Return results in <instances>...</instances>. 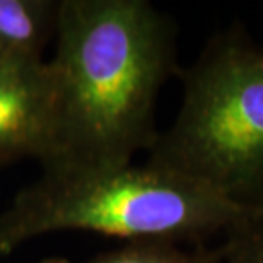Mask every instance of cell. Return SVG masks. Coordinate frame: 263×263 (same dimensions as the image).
Segmentation results:
<instances>
[{
	"label": "cell",
	"instance_id": "obj_4",
	"mask_svg": "<svg viewBox=\"0 0 263 263\" xmlns=\"http://www.w3.org/2000/svg\"><path fill=\"white\" fill-rule=\"evenodd\" d=\"M55 79L50 62L0 53V166L41 162L50 142Z\"/></svg>",
	"mask_w": 263,
	"mask_h": 263
},
{
	"label": "cell",
	"instance_id": "obj_2",
	"mask_svg": "<svg viewBox=\"0 0 263 263\" xmlns=\"http://www.w3.org/2000/svg\"><path fill=\"white\" fill-rule=\"evenodd\" d=\"M248 212L149 162L117 170L43 171L0 214V255L48 233L89 231L132 241L203 246Z\"/></svg>",
	"mask_w": 263,
	"mask_h": 263
},
{
	"label": "cell",
	"instance_id": "obj_3",
	"mask_svg": "<svg viewBox=\"0 0 263 263\" xmlns=\"http://www.w3.org/2000/svg\"><path fill=\"white\" fill-rule=\"evenodd\" d=\"M180 76V109L147 162L263 214V43L233 21Z\"/></svg>",
	"mask_w": 263,
	"mask_h": 263
},
{
	"label": "cell",
	"instance_id": "obj_5",
	"mask_svg": "<svg viewBox=\"0 0 263 263\" xmlns=\"http://www.w3.org/2000/svg\"><path fill=\"white\" fill-rule=\"evenodd\" d=\"M59 10L60 0H0V53L43 59Z\"/></svg>",
	"mask_w": 263,
	"mask_h": 263
},
{
	"label": "cell",
	"instance_id": "obj_7",
	"mask_svg": "<svg viewBox=\"0 0 263 263\" xmlns=\"http://www.w3.org/2000/svg\"><path fill=\"white\" fill-rule=\"evenodd\" d=\"M228 253L224 263H263V214L233 224L224 234Z\"/></svg>",
	"mask_w": 263,
	"mask_h": 263
},
{
	"label": "cell",
	"instance_id": "obj_1",
	"mask_svg": "<svg viewBox=\"0 0 263 263\" xmlns=\"http://www.w3.org/2000/svg\"><path fill=\"white\" fill-rule=\"evenodd\" d=\"M50 142L40 164L117 170L149 151L178 67L176 24L145 0H60Z\"/></svg>",
	"mask_w": 263,
	"mask_h": 263
},
{
	"label": "cell",
	"instance_id": "obj_6",
	"mask_svg": "<svg viewBox=\"0 0 263 263\" xmlns=\"http://www.w3.org/2000/svg\"><path fill=\"white\" fill-rule=\"evenodd\" d=\"M228 246H183L167 241H132L86 263H224ZM43 263H68L51 258Z\"/></svg>",
	"mask_w": 263,
	"mask_h": 263
}]
</instances>
